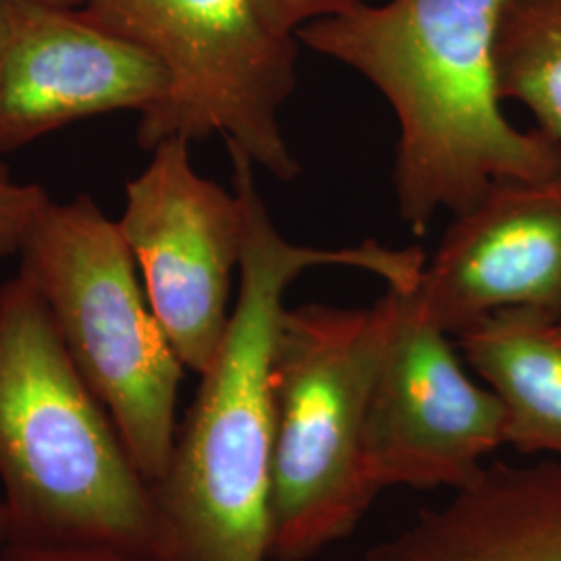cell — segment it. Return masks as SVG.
Listing matches in <instances>:
<instances>
[{"label": "cell", "instance_id": "obj_3", "mask_svg": "<svg viewBox=\"0 0 561 561\" xmlns=\"http://www.w3.org/2000/svg\"><path fill=\"white\" fill-rule=\"evenodd\" d=\"M0 482L7 551L159 561L152 486L21 275L0 287Z\"/></svg>", "mask_w": 561, "mask_h": 561}, {"label": "cell", "instance_id": "obj_19", "mask_svg": "<svg viewBox=\"0 0 561 561\" xmlns=\"http://www.w3.org/2000/svg\"><path fill=\"white\" fill-rule=\"evenodd\" d=\"M7 4H9V0H0V30H2V23H4V15H7Z\"/></svg>", "mask_w": 561, "mask_h": 561}, {"label": "cell", "instance_id": "obj_14", "mask_svg": "<svg viewBox=\"0 0 561 561\" xmlns=\"http://www.w3.org/2000/svg\"><path fill=\"white\" fill-rule=\"evenodd\" d=\"M46 202L42 187L13 180L0 164V259L20 252L30 225Z\"/></svg>", "mask_w": 561, "mask_h": 561}, {"label": "cell", "instance_id": "obj_4", "mask_svg": "<svg viewBox=\"0 0 561 561\" xmlns=\"http://www.w3.org/2000/svg\"><path fill=\"white\" fill-rule=\"evenodd\" d=\"M391 298L285 308L273 356L268 560L306 561L350 535L379 493L366 451Z\"/></svg>", "mask_w": 561, "mask_h": 561}, {"label": "cell", "instance_id": "obj_17", "mask_svg": "<svg viewBox=\"0 0 561 561\" xmlns=\"http://www.w3.org/2000/svg\"><path fill=\"white\" fill-rule=\"evenodd\" d=\"M44 2H53V4H60V7H71V9H81L88 0H44Z\"/></svg>", "mask_w": 561, "mask_h": 561}, {"label": "cell", "instance_id": "obj_7", "mask_svg": "<svg viewBox=\"0 0 561 561\" xmlns=\"http://www.w3.org/2000/svg\"><path fill=\"white\" fill-rule=\"evenodd\" d=\"M125 187L119 231L140 273L150 308L192 373L215 360L229 322V294L243 252V208L196 173L190 140L159 141Z\"/></svg>", "mask_w": 561, "mask_h": 561}, {"label": "cell", "instance_id": "obj_2", "mask_svg": "<svg viewBox=\"0 0 561 561\" xmlns=\"http://www.w3.org/2000/svg\"><path fill=\"white\" fill-rule=\"evenodd\" d=\"M505 0L364 2L298 30L391 104L400 138L393 185L401 221L424 236L500 181L561 173V144L505 119L495 44Z\"/></svg>", "mask_w": 561, "mask_h": 561}, {"label": "cell", "instance_id": "obj_12", "mask_svg": "<svg viewBox=\"0 0 561 561\" xmlns=\"http://www.w3.org/2000/svg\"><path fill=\"white\" fill-rule=\"evenodd\" d=\"M556 319L505 308L460 331L466 362L500 398L505 443L561 461V333Z\"/></svg>", "mask_w": 561, "mask_h": 561}, {"label": "cell", "instance_id": "obj_20", "mask_svg": "<svg viewBox=\"0 0 561 561\" xmlns=\"http://www.w3.org/2000/svg\"><path fill=\"white\" fill-rule=\"evenodd\" d=\"M558 329H560V333H561V321L558 322Z\"/></svg>", "mask_w": 561, "mask_h": 561}, {"label": "cell", "instance_id": "obj_8", "mask_svg": "<svg viewBox=\"0 0 561 561\" xmlns=\"http://www.w3.org/2000/svg\"><path fill=\"white\" fill-rule=\"evenodd\" d=\"M391 324L366 422V451L379 486H454L481 477V460L505 443L502 401L472 381L449 335L410 291L387 289Z\"/></svg>", "mask_w": 561, "mask_h": 561}, {"label": "cell", "instance_id": "obj_5", "mask_svg": "<svg viewBox=\"0 0 561 561\" xmlns=\"http://www.w3.org/2000/svg\"><path fill=\"white\" fill-rule=\"evenodd\" d=\"M20 254L21 277L50 310L81 377L154 484L178 435L185 366L150 308L119 225L85 194L65 204L48 198Z\"/></svg>", "mask_w": 561, "mask_h": 561}, {"label": "cell", "instance_id": "obj_13", "mask_svg": "<svg viewBox=\"0 0 561 561\" xmlns=\"http://www.w3.org/2000/svg\"><path fill=\"white\" fill-rule=\"evenodd\" d=\"M495 62L503 101L524 104L561 144V0H505Z\"/></svg>", "mask_w": 561, "mask_h": 561}, {"label": "cell", "instance_id": "obj_18", "mask_svg": "<svg viewBox=\"0 0 561 561\" xmlns=\"http://www.w3.org/2000/svg\"><path fill=\"white\" fill-rule=\"evenodd\" d=\"M4 533H7V516H4V507H2V502H0V549L4 545Z\"/></svg>", "mask_w": 561, "mask_h": 561}, {"label": "cell", "instance_id": "obj_10", "mask_svg": "<svg viewBox=\"0 0 561 561\" xmlns=\"http://www.w3.org/2000/svg\"><path fill=\"white\" fill-rule=\"evenodd\" d=\"M410 294L447 335L505 308L561 321V173L495 183L456 215Z\"/></svg>", "mask_w": 561, "mask_h": 561}, {"label": "cell", "instance_id": "obj_15", "mask_svg": "<svg viewBox=\"0 0 561 561\" xmlns=\"http://www.w3.org/2000/svg\"><path fill=\"white\" fill-rule=\"evenodd\" d=\"M268 15L289 34H298V30L331 15H340L347 9H354L370 0H262Z\"/></svg>", "mask_w": 561, "mask_h": 561}, {"label": "cell", "instance_id": "obj_11", "mask_svg": "<svg viewBox=\"0 0 561 561\" xmlns=\"http://www.w3.org/2000/svg\"><path fill=\"white\" fill-rule=\"evenodd\" d=\"M362 561H561V461L482 468Z\"/></svg>", "mask_w": 561, "mask_h": 561}, {"label": "cell", "instance_id": "obj_16", "mask_svg": "<svg viewBox=\"0 0 561 561\" xmlns=\"http://www.w3.org/2000/svg\"><path fill=\"white\" fill-rule=\"evenodd\" d=\"M0 561H81V560H65V558H48V556H32V553H18V551H7V549H0Z\"/></svg>", "mask_w": 561, "mask_h": 561}, {"label": "cell", "instance_id": "obj_9", "mask_svg": "<svg viewBox=\"0 0 561 561\" xmlns=\"http://www.w3.org/2000/svg\"><path fill=\"white\" fill-rule=\"evenodd\" d=\"M167 88L159 60L81 9L9 0L0 30V154L73 121L141 115Z\"/></svg>", "mask_w": 561, "mask_h": 561}, {"label": "cell", "instance_id": "obj_6", "mask_svg": "<svg viewBox=\"0 0 561 561\" xmlns=\"http://www.w3.org/2000/svg\"><path fill=\"white\" fill-rule=\"evenodd\" d=\"M81 11L167 73V94L140 115L141 148L221 134L275 180L300 175L279 121L296 88L300 42L262 0H88Z\"/></svg>", "mask_w": 561, "mask_h": 561}, {"label": "cell", "instance_id": "obj_1", "mask_svg": "<svg viewBox=\"0 0 561 561\" xmlns=\"http://www.w3.org/2000/svg\"><path fill=\"white\" fill-rule=\"evenodd\" d=\"M227 150L245 222L240 289L167 470L150 484L161 520L159 561H268L273 356L289 285L314 266H354L387 287L410 289L426 262L421 248L375 240L335 250L285 240L262 201L256 164L231 141Z\"/></svg>", "mask_w": 561, "mask_h": 561}]
</instances>
